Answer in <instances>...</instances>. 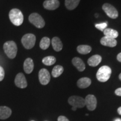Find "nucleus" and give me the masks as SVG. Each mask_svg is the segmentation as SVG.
Returning a JSON list of instances; mask_svg holds the SVG:
<instances>
[{
  "instance_id": "1",
  "label": "nucleus",
  "mask_w": 121,
  "mask_h": 121,
  "mask_svg": "<svg viewBox=\"0 0 121 121\" xmlns=\"http://www.w3.org/2000/svg\"><path fill=\"white\" fill-rule=\"evenodd\" d=\"M9 19L15 26H20L24 22V16L22 12L17 9H13L9 14Z\"/></svg>"
},
{
  "instance_id": "2",
  "label": "nucleus",
  "mask_w": 121,
  "mask_h": 121,
  "mask_svg": "<svg viewBox=\"0 0 121 121\" xmlns=\"http://www.w3.org/2000/svg\"><path fill=\"white\" fill-rule=\"evenodd\" d=\"M4 50L5 54L9 58L13 59L17 54V45L13 41H7L4 43Z\"/></svg>"
},
{
  "instance_id": "3",
  "label": "nucleus",
  "mask_w": 121,
  "mask_h": 121,
  "mask_svg": "<svg viewBox=\"0 0 121 121\" xmlns=\"http://www.w3.org/2000/svg\"><path fill=\"white\" fill-rule=\"evenodd\" d=\"M112 69L108 66H103L99 68L96 73V78L100 82H104L109 79Z\"/></svg>"
},
{
  "instance_id": "4",
  "label": "nucleus",
  "mask_w": 121,
  "mask_h": 121,
  "mask_svg": "<svg viewBox=\"0 0 121 121\" xmlns=\"http://www.w3.org/2000/svg\"><path fill=\"white\" fill-rule=\"evenodd\" d=\"M36 42V37L34 34H25L22 39V43L24 48L27 49H30L34 47Z\"/></svg>"
},
{
  "instance_id": "5",
  "label": "nucleus",
  "mask_w": 121,
  "mask_h": 121,
  "mask_svg": "<svg viewBox=\"0 0 121 121\" xmlns=\"http://www.w3.org/2000/svg\"><path fill=\"white\" fill-rule=\"evenodd\" d=\"M29 20L37 28L41 29L45 26V21L38 13H32L29 16Z\"/></svg>"
},
{
  "instance_id": "6",
  "label": "nucleus",
  "mask_w": 121,
  "mask_h": 121,
  "mask_svg": "<svg viewBox=\"0 0 121 121\" xmlns=\"http://www.w3.org/2000/svg\"><path fill=\"white\" fill-rule=\"evenodd\" d=\"M68 102L72 107H75L77 108H82L85 106V99L79 96L73 95L70 96L68 99Z\"/></svg>"
},
{
  "instance_id": "7",
  "label": "nucleus",
  "mask_w": 121,
  "mask_h": 121,
  "mask_svg": "<svg viewBox=\"0 0 121 121\" xmlns=\"http://www.w3.org/2000/svg\"><path fill=\"white\" fill-rule=\"evenodd\" d=\"M103 11L105 12L107 16L113 19H117L118 16V12L113 6L108 3H105L102 6Z\"/></svg>"
},
{
  "instance_id": "8",
  "label": "nucleus",
  "mask_w": 121,
  "mask_h": 121,
  "mask_svg": "<svg viewBox=\"0 0 121 121\" xmlns=\"http://www.w3.org/2000/svg\"><path fill=\"white\" fill-rule=\"evenodd\" d=\"M39 80L40 84L46 85L51 80V75L48 71L45 69H42L39 72Z\"/></svg>"
},
{
  "instance_id": "9",
  "label": "nucleus",
  "mask_w": 121,
  "mask_h": 121,
  "mask_svg": "<svg viewBox=\"0 0 121 121\" xmlns=\"http://www.w3.org/2000/svg\"><path fill=\"white\" fill-rule=\"evenodd\" d=\"M85 105H86L87 109L93 111L95 110L97 105V100L94 95L89 94L86 96L85 99Z\"/></svg>"
},
{
  "instance_id": "10",
  "label": "nucleus",
  "mask_w": 121,
  "mask_h": 121,
  "mask_svg": "<svg viewBox=\"0 0 121 121\" xmlns=\"http://www.w3.org/2000/svg\"><path fill=\"white\" fill-rule=\"evenodd\" d=\"M15 84L16 86L21 89H24L27 87L28 83L23 73H19L17 74L15 79Z\"/></svg>"
},
{
  "instance_id": "11",
  "label": "nucleus",
  "mask_w": 121,
  "mask_h": 121,
  "mask_svg": "<svg viewBox=\"0 0 121 121\" xmlns=\"http://www.w3.org/2000/svg\"><path fill=\"white\" fill-rule=\"evenodd\" d=\"M60 3L58 0H46L43 2L44 9L48 10H55L60 6Z\"/></svg>"
},
{
  "instance_id": "12",
  "label": "nucleus",
  "mask_w": 121,
  "mask_h": 121,
  "mask_svg": "<svg viewBox=\"0 0 121 121\" xmlns=\"http://www.w3.org/2000/svg\"><path fill=\"white\" fill-rule=\"evenodd\" d=\"M100 43L104 46L109 47H114L117 44V42L116 39L110 38L104 36L100 39Z\"/></svg>"
},
{
  "instance_id": "13",
  "label": "nucleus",
  "mask_w": 121,
  "mask_h": 121,
  "mask_svg": "<svg viewBox=\"0 0 121 121\" xmlns=\"http://www.w3.org/2000/svg\"><path fill=\"white\" fill-rule=\"evenodd\" d=\"M24 71L27 74H30L33 72L34 69V62L31 58H28L25 60L24 62Z\"/></svg>"
},
{
  "instance_id": "14",
  "label": "nucleus",
  "mask_w": 121,
  "mask_h": 121,
  "mask_svg": "<svg viewBox=\"0 0 121 121\" xmlns=\"http://www.w3.org/2000/svg\"><path fill=\"white\" fill-rule=\"evenodd\" d=\"M72 63L78 71L82 72L85 69V65L84 62L81 58L78 57H74L72 60Z\"/></svg>"
},
{
  "instance_id": "15",
  "label": "nucleus",
  "mask_w": 121,
  "mask_h": 121,
  "mask_svg": "<svg viewBox=\"0 0 121 121\" xmlns=\"http://www.w3.org/2000/svg\"><path fill=\"white\" fill-rule=\"evenodd\" d=\"M11 109L6 106H0V119H7L11 115Z\"/></svg>"
},
{
  "instance_id": "16",
  "label": "nucleus",
  "mask_w": 121,
  "mask_h": 121,
  "mask_svg": "<svg viewBox=\"0 0 121 121\" xmlns=\"http://www.w3.org/2000/svg\"><path fill=\"white\" fill-rule=\"evenodd\" d=\"M102 60V57L98 54L92 56L87 60V63L89 66L91 67H96L98 65L100 64Z\"/></svg>"
},
{
  "instance_id": "17",
  "label": "nucleus",
  "mask_w": 121,
  "mask_h": 121,
  "mask_svg": "<svg viewBox=\"0 0 121 121\" xmlns=\"http://www.w3.org/2000/svg\"><path fill=\"white\" fill-rule=\"evenodd\" d=\"M91 84V80L88 78H82L77 82V85L80 89H85L88 87Z\"/></svg>"
},
{
  "instance_id": "18",
  "label": "nucleus",
  "mask_w": 121,
  "mask_h": 121,
  "mask_svg": "<svg viewBox=\"0 0 121 121\" xmlns=\"http://www.w3.org/2000/svg\"><path fill=\"white\" fill-rule=\"evenodd\" d=\"M52 45L53 48L56 52H60L63 48V44L61 40L58 37H54L52 39Z\"/></svg>"
},
{
  "instance_id": "19",
  "label": "nucleus",
  "mask_w": 121,
  "mask_h": 121,
  "mask_svg": "<svg viewBox=\"0 0 121 121\" xmlns=\"http://www.w3.org/2000/svg\"><path fill=\"white\" fill-rule=\"evenodd\" d=\"M80 0H65V6L69 10H73L78 7Z\"/></svg>"
},
{
  "instance_id": "20",
  "label": "nucleus",
  "mask_w": 121,
  "mask_h": 121,
  "mask_svg": "<svg viewBox=\"0 0 121 121\" xmlns=\"http://www.w3.org/2000/svg\"><path fill=\"white\" fill-rule=\"evenodd\" d=\"M104 36L110 38L116 39L118 37V33L117 30L110 28H106L103 31Z\"/></svg>"
},
{
  "instance_id": "21",
  "label": "nucleus",
  "mask_w": 121,
  "mask_h": 121,
  "mask_svg": "<svg viewBox=\"0 0 121 121\" xmlns=\"http://www.w3.org/2000/svg\"><path fill=\"white\" fill-rule=\"evenodd\" d=\"M92 48L88 45H80L77 47V51L80 54H86L91 51Z\"/></svg>"
},
{
  "instance_id": "22",
  "label": "nucleus",
  "mask_w": 121,
  "mask_h": 121,
  "mask_svg": "<svg viewBox=\"0 0 121 121\" xmlns=\"http://www.w3.org/2000/svg\"><path fill=\"white\" fill-rule=\"evenodd\" d=\"M63 71H64V69H63L62 66H60V65H57L53 69L52 75L54 78H58V77L61 75V74L63 73Z\"/></svg>"
},
{
  "instance_id": "23",
  "label": "nucleus",
  "mask_w": 121,
  "mask_h": 121,
  "mask_svg": "<svg viewBox=\"0 0 121 121\" xmlns=\"http://www.w3.org/2000/svg\"><path fill=\"white\" fill-rule=\"evenodd\" d=\"M50 44H51V40H50L49 38L43 37L40 40L39 45H40V47L42 49L45 50L49 48Z\"/></svg>"
},
{
  "instance_id": "24",
  "label": "nucleus",
  "mask_w": 121,
  "mask_h": 121,
  "mask_svg": "<svg viewBox=\"0 0 121 121\" xmlns=\"http://www.w3.org/2000/svg\"><path fill=\"white\" fill-rule=\"evenodd\" d=\"M56 62V59L54 56L45 57L42 60V62L46 66H52Z\"/></svg>"
},
{
  "instance_id": "25",
  "label": "nucleus",
  "mask_w": 121,
  "mask_h": 121,
  "mask_svg": "<svg viewBox=\"0 0 121 121\" xmlns=\"http://www.w3.org/2000/svg\"><path fill=\"white\" fill-rule=\"evenodd\" d=\"M108 22H102V23L100 24H96L95 25V28L98 29V30H100V31H103L104 30L107 28V25H108Z\"/></svg>"
},
{
  "instance_id": "26",
  "label": "nucleus",
  "mask_w": 121,
  "mask_h": 121,
  "mask_svg": "<svg viewBox=\"0 0 121 121\" xmlns=\"http://www.w3.org/2000/svg\"><path fill=\"white\" fill-rule=\"evenodd\" d=\"M4 78V71L3 67L0 66V81H2Z\"/></svg>"
},
{
  "instance_id": "27",
  "label": "nucleus",
  "mask_w": 121,
  "mask_h": 121,
  "mask_svg": "<svg viewBox=\"0 0 121 121\" xmlns=\"http://www.w3.org/2000/svg\"><path fill=\"white\" fill-rule=\"evenodd\" d=\"M58 121H69L67 118L63 116H59L58 118Z\"/></svg>"
},
{
  "instance_id": "28",
  "label": "nucleus",
  "mask_w": 121,
  "mask_h": 121,
  "mask_svg": "<svg viewBox=\"0 0 121 121\" xmlns=\"http://www.w3.org/2000/svg\"><path fill=\"white\" fill-rule=\"evenodd\" d=\"M115 94L118 96H121V87L118 88L115 90Z\"/></svg>"
},
{
  "instance_id": "29",
  "label": "nucleus",
  "mask_w": 121,
  "mask_h": 121,
  "mask_svg": "<svg viewBox=\"0 0 121 121\" xmlns=\"http://www.w3.org/2000/svg\"><path fill=\"white\" fill-rule=\"evenodd\" d=\"M117 60H118L119 62H121V52L119 53L117 55Z\"/></svg>"
},
{
  "instance_id": "30",
  "label": "nucleus",
  "mask_w": 121,
  "mask_h": 121,
  "mask_svg": "<svg viewBox=\"0 0 121 121\" xmlns=\"http://www.w3.org/2000/svg\"><path fill=\"white\" fill-rule=\"evenodd\" d=\"M117 112H118V113L119 115H121V107H119V108H118Z\"/></svg>"
},
{
  "instance_id": "31",
  "label": "nucleus",
  "mask_w": 121,
  "mask_h": 121,
  "mask_svg": "<svg viewBox=\"0 0 121 121\" xmlns=\"http://www.w3.org/2000/svg\"><path fill=\"white\" fill-rule=\"evenodd\" d=\"M76 109H77V108H76V107H72V110H73V111H76Z\"/></svg>"
},
{
  "instance_id": "32",
  "label": "nucleus",
  "mask_w": 121,
  "mask_h": 121,
  "mask_svg": "<svg viewBox=\"0 0 121 121\" xmlns=\"http://www.w3.org/2000/svg\"><path fill=\"white\" fill-rule=\"evenodd\" d=\"M114 121H121V119L120 118H117L114 120Z\"/></svg>"
},
{
  "instance_id": "33",
  "label": "nucleus",
  "mask_w": 121,
  "mask_h": 121,
  "mask_svg": "<svg viewBox=\"0 0 121 121\" xmlns=\"http://www.w3.org/2000/svg\"><path fill=\"white\" fill-rule=\"evenodd\" d=\"M119 78L120 79V80L121 81V73L119 74Z\"/></svg>"
},
{
  "instance_id": "34",
  "label": "nucleus",
  "mask_w": 121,
  "mask_h": 121,
  "mask_svg": "<svg viewBox=\"0 0 121 121\" xmlns=\"http://www.w3.org/2000/svg\"></svg>"
}]
</instances>
